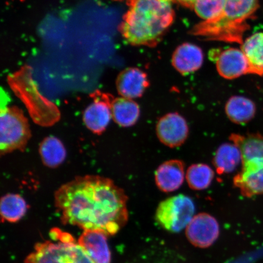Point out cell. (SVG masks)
Returning <instances> with one entry per match:
<instances>
[{
    "label": "cell",
    "instance_id": "obj_24",
    "mask_svg": "<svg viewBox=\"0 0 263 263\" xmlns=\"http://www.w3.org/2000/svg\"><path fill=\"white\" fill-rule=\"evenodd\" d=\"M226 0H196L193 9L204 21L218 17L224 9Z\"/></svg>",
    "mask_w": 263,
    "mask_h": 263
},
{
    "label": "cell",
    "instance_id": "obj_16",
    "mask_svg": "<svg viewBox=\"0 0 263 263\" xmlns=\"http://www.w3.org/2000/svg\"><path fill=\"white\" fill-rule=\"evenodd\" d=\"M111 117V106L106 102L97 100L85 110L83 120L88 129L100 134L106 130Z\"/></svg>",
    "mask_w": 263,
    "mask_h": 263
},
{
    "label": "cell",
    "instance_id": "obj_18",
    "mask_svg": "<svg viewBox=\"0 0 263 263\" xmlns=\"http://www.w3.org/2000/svg\"><path fill=\"white\" fill-rule=\"evenodd\" d=\"M241 50L248 59L249 74L263 77V32H257L243 42Z\"/></svg>",
    "mask_w": 263,
    "mask_h": 263
},
{
    "label": "cell",
    "instance_id": "obj_23",
    "mask_svg": "<svg viewBox=\"0 0 263 263\" xmlns=\"http://www.w3.org/2000/svg\"><path fill=\"white\" fill-rule=\"evenodd\" d=\"M215 177L212 167L206 164L197 163L186 171V179L191 189L200 191L209 188Z\"/></svg>",
    "mask_w": 263,
    "mask_h": 263
},
{
    "label": "cell",
    "instance_id": "obj_7",
    "mask_svg": "<svg viewBox=\"0 0 263 263\" xmlns=\"http://www.w3.org/2000/svg\"><path fill=\"white\" fill-rule=\"evenodd\" d=\"M219 226L210 214L199 213L194 216L186 228V236L191 244L199 248H208L218 239Z\"/></svg>",
    "mask_w": 263,
    "mask_h": 263
},
{
    "label": "cell",
    "instance_id": "obj_1",
    "mask_svg": "<svg viewBox=\"0 0 263 263\" xmlns=\"http://www.w3.org/2000/svg\"><path fill=\"white\" fill-rule=\"evenodd\" d=\"M64 224L114 235L129 218L127 197L113 180L99 176L78 177L54 194Z\"/></svg>",
    "mask_w": 263,
    "mask_h": 263
},
{
    "label": "cell",
    "instance_id": "obj_4",
    "mask_svg": "<svg viewBox=\"0 0 263 263\" xmlns=\"http://www.w3.org/2000/svg\"><path fill=\"white\" fill-rule=\"evenodd\" d=\"M0 151L2 155L23 150L31 137L30 127L24 112L16 106L2 104Z\"/></svg>",
    "mask_w": 263,
    "mask_h": 263
},
{
    "label": "cell",
    "instance_id": "obj_5",
    "mask_svg": "<svg viewBox=\"0 0 263 263\" xmlns=\"http://www.w3.org/2000/svg\"><path fill=\"white\" fill-rule=\"evenodd\" d=\"M60 241L38 243L25 263H94L86 251L74 240Z\"/></svg>",
    "mask_w": 263,
    "mask_h": 263
},
{
    "label": "cell",
    "instance_id": "obj_14",
    "mask_svg": "<svg viewBox=\"0 0 263 263\" xmlns=\"http://www.w3.org/2000/svg\"><path fill=\"white\" fill-rule=\"evenodd\" d=\"M107 236L102 232L84 230L79 239V244L86 251L94 263H110Z\"/></svg>",
    "mask_w": 263,
    "mask_h": 263
},
{
    "label": "cell",
    "instance_id": "obj_22",
    "mask_svg": "<svg viewBox=\"0 0 263 263\" xmlns=\"http://www.w3.org/2000/svg\"><path fill=\"white\" fill-rule=\"evenodd\" d=\"M39 153L45 165L50 167L60 165L67 156L64 144L55 137L45 138L40 144Z\"/></svg>",
    "mask_w": 263,
    "mask_h": 263
},
{
    "label": "cell",
    "instance_id": "obj_10",
    "mask_svg": "<svg viewBox=\"0 0 263 263\" xmlns=\"http://www.w3.org/2000/svg\"><path fill=\"white\" fill-rule=\"evenodd\" d=\"M230 140L241 152L242 166L263 165V135L233 134Z\"/></svg>",
    "mask_w": 263,
    "mask_h": 263
},
{
    "label": "cell",
    "instance_id": "obj_21",
    "mask_svg": "<svg viewBox=\"0 0 263 263\" xmlns=\"http://www.w3.org/2000/svg\"><path fill=\"white\" fill-rule=\"evenodd\" d=\"M27 210V203L21 195L10 193L2 197L0 211L2 222H16L25 215Z\"/></svg>",
    "mask_w": 263,
    "mask_h": 263
},
{
    "label": "cell",
    "instance_id": "obj_8",
    "mask_svg": "<svg viewBox=\"0 0 263 263\" xmlns=\"http://www.w3.org/2000/svg\"><path fill=\"white\" fill-rule=\"evenodd\" d=\"M156 133L164 145L176 147L182 145L189 137V128L186 121L178 113H169L158 121Z\"/></svg>",
    "mask_w": 263,
    "mask_h": 263
},
{
    "label": "cell",
    "instance_id": "obj_19",
    "mask_svg": "<svg viewBox=\"0 0 263 263\" xmlns=\"http://www.w3.org/2000/svg\"><path fill=\"white\" fill-rule=\"evenodd\" d=\"M242 162L241 154L234 143H224L216 150L213 164L216 172L220 175L231 173Z\"/></svg>",
    "mask_w": 263,
    "mask_h": 263
},
{
    "label": "cell",
    "instance_id": "obj_3",
    "mask_svg": "<svg viewBox=\"0 0 263 263\" xmlns=\"http://www.w3.org/2000/svg\"><path fill=\"white\" fill-rule=\"evenodd\" d=\"M259 0H226L221 15L194 26L190 34L205 40L243 43V35L249 30L248 21L254 18Z\"/></svg>",
    "mask_w": 263,
    "mask_h": 263
},
{
    "label": "cell",
    "instance_id": "obj_25",
    "mask_svg": "<svg viewBox=\"0 0 263 263\" xmlns=\"http://www.w3.org/2000/svg\"><path fill=\"white\" fill-rule=\"evenodd\" d=\"M173 1L178 3L180 5L185 6L186 8L193 9L196 0H173Z\"/></svg>",
    "mask_w": 263,
    "mask_h": 263
},
{
    "label": "cell",
    "instance_id": "obj_6",
    "mask_svg": "<svg viewBox=\"0 0 263 263\" xmlns=\"http://www.w3.org/2000/svg\"><path fill=\"white\" fill-rule=\"evenodd\" d=\"M195 206L190 197L179 195L169 197L160 203L156 221L162 228L172 233H178L188 226L194 217Z\"/></svg>",
    "mask_w": 263,
    "mask_h": 263
},
{
    "label": "cell",
    "instance_id": "obj_11",
    "mask_svg": "<svg viewBox=\"0 0 263 263\" xmlns=\"http://www.w3.org/2000/svg\"><path fill=\"white\" fill-rule=\"evenodd\" d=\"M149 86L147 74L138 68L125 69L117 80L118 93L121 97L132 100L142 96Z\"/></svg>",
    "mask_w": 263,
    "mask_h": 263
},
{
    "label": "cell",
    "instance_id": "obj_15",
    "mask_svg": "<svg viewBox=\"0 0 263 263\" xmlns=\"http://www.w3.org/2000/svg\"><path fill=\"white\" fill-rule=\"evenodd\" d=\"M233 183L243 196L263 195V166H242L233 179Z\"/></svg>",
    "mask_w": 263,
    "mask_h": 263
},
{
    "label": "cell",
    "instance_id": "obj_9",
    "mask_svg": "<svg viewBox=\"0 0 263 263\" xmlns=\"http://www.w3.org/2000/svg\"><path fill=\"white\" fill-rule=\"evenodd\" d=\"M210 59L216 62L217 70L227 80H234L249 74V65L241 49L228 48L224 51L210 52Z\"/></svg>",
    "mask_w": 263,
    "mask_h": 263
},
{
    "label": "cell",
    "instance_id": "obj_20",
    "mask_svg": "<svg viewBox=\"0 0 263 263\" xmlns=\"http://www.w3.org/2000/svg\"><path fill=\"white\" fill-rule=\"evenodd\" d=\"M225 110L230 121L243 124L249 123L254 118L256 106L254 102L248 98L234 96L227 102Z\"/></svg>",
    "mask_w": 263,
    "mask_h": 263
},
{
    "label": "cell",
    "instance_id": "obj_17",
    "mask_svg": "<svg viewBox=\"0 0 263 263\" xmlns=\"http://www.w3.org/2000/svg\"><path fill=\"white\" fill-rule=\"evenodd\" d=\"M111 109L114 121L120 126H133L140 117V107L132 99L124 97L115 99L111 104Z\"/></svg>",
    "mask_w": 263,
    "mask_h": 263
},
{
    "label": "cell",
    "instance_id": "obj_12",
    "mask_svg": "<svg viewBox=\"0 0 263 263\" xmlns=\"http://www.w3.org/2000/svg\"><path fill=\"white\" fill-rule=\"evenodd\" d=\"M185 175V166L182 161H166L158 167L156 170V185L163 192H173L182 186Z\"/></svg>",
    "mask_w": 263,
    "mask_h": 263
},
{
    "label": "cell",
    "instance_id": "obj_13",
    "mask_svg": "<svg viewBox=\"0 0 263 263\" xmlns=\"http://www.w3.org/2000/svg\"><path fill=\"white\" fill-rule=\"evenodd\" d=\"M202 49L195 45L183 44L177 47L172 57V65L181 74L185 76L198 70L203 64Z\"/></svg>",
    "mask_w": 263,
    "mask_h": 263
},
{
    "label": "cell",
    "instance_id": "obj_2",
    "mask_svg": "<svg viewBox=\"0 0 263 263\" xmlns=\"http://www.w3.org/2000/svg\"><path fill=\"white\" fill-rule=\"evenodd\" d=\"M173 0H129L120 31L131 45L154 47L175 16Z\"/></svg>",
    "mask_w": 263,
    "mask_h": 263
}]
</instances>
